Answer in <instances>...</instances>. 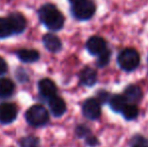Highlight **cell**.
Listing matches in <instances>:
<instances>
[{
	"mask_svg": "<svg viewBox=\"0 0 148 147\" xmlns=\"http://www.w3.org/2000/svg\"><path fill=\"white\" fill-rule=\"evenodd\" d=\"M37 16L49 31H60L64 26V16L53 3H45L39 7Z\"/></svg>",
	"mask_w": 148,
	"mask_h": 147,
	"instance_id": "1",
	"label": "cell"
},
{
	"mask_svg": "<svg viewBox=\"0 0 148 147\" xmlns=\"http://www.w3.org/2000/svg\"><path fill=\"white\" fill-rule=\"evenodd\" d=\"M117 64L123 71L133 72L140 65V55L134 49H124L118 53Z\"/></svg>",
	"mask_w": 148,
	"mask_h": 147,
	"instance_id": "2",
	"label": "cell"
},
{
	"mask_svg": "<svg viewBox=\"0 0 148 147\" xmlns=\"http://www.w3.org/2000/svg\"><path fill=\"white\" fill-rule=\"evenodd\" d=\"M25 119L33 127H42L49 121V114L42 105H33L25 113Z\"/></svg>",
	"mask_w": 148,
	"mask_h": 147,
	"instance_id": "3",
	"label": "cell"
},
{
	"mask_svg": "<svg viewBox=\"0 0 148 147\" xmlns=\"http://www.w3.org/2000/svg\"><path fill=\"white\" fill-rule=\"evenodd\" d=\"M97 6L93 0H84L77 4H74L71 7V13L73 17L80 21L90 20L96 13Z\"/></svg>",
	"mask_w": 148,
	"mask_h": 147,
	"instance_id": "4",
	"label": "cell"
},
{
	"mask_svg": "<svg viewBox=\"0 0 148 147\" xmlns=\"http://www.w3.org/2000/svg\"><path fill=\"white\" fill-rule=\"evenodd\" d=\"M82 113L87 119L97 120L101 116V104L97 99H87L82 106Z\"/></svg>",
	"mask_w": 148,
	"mask_h": 147,
	"instance_id": "5",
	"label": "cell"
},
{
	"mask_svg": "<svg viewBox=\"0 0 148 147\" xmlns=\"http://www.w3.org/2000/svg\"><path fill=\"white\" fill-rule=\"evenodd\" d=\"M37 88H38V93L40 97L45 100L49 101V99L53 98L57 96L58 88L56 84L49 78H43L37 84Z\"/></svg>",
	"mask_w": 148,
	"mask_h": 147,
	"instance_id": "6",
	"label": "cell"
},
{
	"mask_svg": "<svg viewBox=\"0 0 148 147\" xmlns=\"http://www.w3.org/2000/svg\"><path fill=\"white\" fill-rule=\"evenodd\" d=\"M17 117V108L14 104L4 102L0 104V123L10 124Z\"/></svg>",
	"mask_w": 148,
	"mask_h": 147,
	"instance_id": "7",
	"label": "cell"
},
{
	"mask_svg": "<svg viewBox=\"0 0 148 147\" xmlns=\"http://www.w3.org/2000/svg\"><path fill=\"white\" fill-rule=\"evenodd\" d=\"M86 49L88 53L92 55H99L103 53L105 49H107V43L105 39L101 36H91L87 40Z\"/></svg>",
	"mask_w": 148,
	"mask_h": 147,
	"instance_id": "8",
	"label": "cell"
},
{
	"mask_svg": "<svg viewBox=\"0 0 148 147\" xmlns=\"http://www.w3.org/2000/svg\"><path fill=\"white\" fill-rule=\"evenodd\" d=\"M7 19L11 24L14 34H20L24 32L26 26H27V21L23 14L20 12H12L8 15Z\"/></svg>",
	"mask_w": 148,
	"mask_h": 147,
	"instance_id": "9",
	"label": "cell"
},
{
	"mask_svg": "<svg viewBox=\"0 0 148 147\" xmlns=\"http://www.w3.org/2000/svg\"><path fill=\"white\" fill-rule=\"evenodd\" d=\"M42 43L45 49L49 51V53H57L62 51V43L60 41V37L57 36L53 34H47L42 36Z\"/></svg>",
	"mask_w": 148,
	"mask_h": 147,
	"instance_id": "10",
	"label": "cell"
},
{
	"mask_svg": "<svg viewBox=\"0 0 148 147\" xmlns=\"http://www.w3.org/2000/svg\"><path fill=\"white\" fill-rule=\"evenodd\" d=\"M47 103H49V111L55 117H62L66 112V102H64V99H62L59 96H56L53 98L49 99Z\"/></svg>",
	"mask_w": 148,
	"mask_h": 147,
	"instance_id": "11",
	"label": "cell"
},
{
	"mask_svg": "<svg viewBox=\"0 0 148 147\" xmlns=\"http://www.w3.org/2000/svg\"><path fill=\"white\" fill-rule=\"evenodd\" d=\"M98 82L97 72L90 67H86L80 73V84L85 87H93Z\"/></svg>",
	"mask_w": 148,
	"mask_h": 147,
	"instance_id": "12",
	"label": "cell"
},
{
	"mask_svg": "<svg viewBox=\"0 0 148 147\" xmlns=\"http://www.w3.org/2000/svg\"><path fill=\"white\" fill-rule=\"evenodd\" d=\"M15 55L18 57V59L24 64H33L40 59V55L35 49H21L16 51Z\"/></svg>",
	"mask_w": 148,
	"mask_h": 147,
	"instance_id": "13",
	"label": "cell"
},
{
	"mask_svg": "<svg viewBox=\"0 0 148 147\" xmlns=\"http://www.w3.org/2000/svg\"><path fill=\"white\" fill-rule=\"evenodd\" d=\"M128 104H136L142 99V90L136 85H129L126 87L123 94Z\"/></svg>",
	"mask_w": 148,
	"mask_h": 147,
	"instance_id": "14",
	"label": "cell"
},
{
	"mask_svg": "<svg viewBox=\"0 0 148 147\" xmlns=\"http://www.w3.org/2000/svg\"><path fill=\"white\" fill-rule=\"evenodd\" d=\"M15 91V85L8 78H0V98H9Z\"/></svg>",
	"mask_w": 148,
	"mask_h": 147,
	"instance_id": "15",
	"label": "cell"
},
{
	"mask_svg": "<svg viewBox=\"0 0 148 147\" xmlns=\"http://www.w3.org/2000/svg\"><path fill=\"white\" fill-rule=\"evenodd\" d=\"M127 104H128V102H127L124 95H113V96H111V99L109 101L110 108L115 113H122Z\"/></svg>",
	"mask_w": 148,
	"mask_h": 147,
	"instance_id": "16",
	"label": "cell"
},
{
	"mask_svg": "<svg viewBox=\"0 0 148 147\" xmlns=\"http://www.w3.org/2000/svg\"><path fill=\"white\" fill-rule=\"evenodd\" d=\"M13 34V29L7 18L0 17V39L8 38Z\"/></svg>",
	"mask_w": 148,
	"mask_h": 147,
	"instance_id": "17",
	"label": "cell"
},
{
	"mask_svg": "<svg viewBox=\"0 0 148 147\" xmlns=\"http://www.w3.org/2000/svg\"><path fill=\"white\" fill-rule=\"evenodd\" d=\"M139 110L137 108V106L135 104H127L126 107L124 108V110L122 111V115L128 121L134 120L138 117Z\"/></svg>",
	"mask_w": 148,
	"mask_h": 147,
	"instance_id": "18",
	"label": "cell"
},
{
	"mask_svg": "<svg viewBox=\"0 0 148 147\" xmlns=\"http://www.w3.org/2000/svg\"><path fill=\"white\" fill-rule=\"evenodd\" d=\"M111 51L110 49H105L101 55H98V59H97V67L98 68H105L106 66H108L110 59H111Z\"/></svg>",
	"mask_w": 148,
	"mask_h": 147,
	"instance_id": "19",
	"label": "cell"
},
{
	"mask_svg": "<svg viewBox=\"0 0 148 147\" xmlns=\"http://www.w3.org/2000/svg\"><path fill=\"white\" fill-rule=\"evenodd\" d=\"M20 147H39V139L35 136H26L20 140Z\"/></svg>",
	"mask_w": 148,
	"mask_h": 147,
	"instance_id": "20",
	"label": "cell"
},
{
	"mask_svg": "<svg viewBox=\"0 0 148 147\" xmlns=\"http://www.w3.org/2000/svg\"><path fill=\"white\" fill-rule=\"evenodd\" d=\"M110 99H111V95H110L107 91L101 90V91H99V92H97V100L101 105L109 103Z\"/></svg>",
	"mask_w": 148,
	"mask_h": 147,
	"instance_id": "21",
	"label": "cell"
},
{
	"mask_svg": "<svg viewBox=\"0 0 148 147\" xmlns=\"http://www.w3.org/2000/svg\"><path fill=\"white\" fill-rule=\"evenodd\" d=\"M76 133L77 135L79 136V137L83 138V137H89L90 136V133H91V131H90V129L87 126L85 125H80L77 127L76 129Z\"/></svg>",
	"mask_w": 148,
	"mask_h": 147,
	"instance_id": "22",
	"label": "cell"
},
{
	"mask_svg": "<svg viewBox=\"0 0 148 147\" xmlns=\"http://www.w3.org/2000/svg\"><path fill=\"white\" fill-rule=\"evenodd\" d=\"M131 147H148L146 144V140L141 136H136L132 139Z\"/></svg>",
	"mask_w": 148,
	"mask_h": 147,
	"instance_id": "23",
	"label": "cell"
},
{
	"mask_svg": "<svg viewBox=\"0 0 148 147\" xmlns=\"http://www.w3.org/2000/svg\"><path fill=\"white\" fill-rule=\"evenodd\" d=\"M7 70H8L7 63H6L3 57H0V76H3L4 74L7 73Z\"/></svg>",
	"mask_w": 148,
	"mask_h": 147,
	"instance_id": "24",
	"label": "cell"
},
{
	"mask_svg": "<svg viewBox=\"0 0 148 147\" xmlns=\"http://www.w3.org/2000/svg\"><path fill=\"white\" fill-rule=\"evenodd\" d=\"M86 139H87L86 140L87 144L90 146H95L98 144V140L96 139V137H94V136H89V137H87Z\"/></svg>",
	"mask_w": 148,
	"mask_h": 147,
	"instance_id": "25",
	"label": "cell"
},
{
	"mask_svg": "<svg viewBox=\"0 0 148 147\" xmlns=\"http://www.w3.org/2000/svg\"><path fill=\"white\" fill-rule=\"evenodd\" d=\"M81 1H84V0H69V2H70V3L72 4V5L79 3V2H81Z\"/></svg>",
	"mask_w": 148,
	"mask_h": 147,
	"instance_id": "26",
	"label": "cell"
}]
</instances>
